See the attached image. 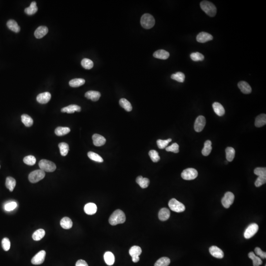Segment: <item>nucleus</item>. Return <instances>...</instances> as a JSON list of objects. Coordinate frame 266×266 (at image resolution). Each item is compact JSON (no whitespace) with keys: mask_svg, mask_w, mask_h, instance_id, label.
<instances>
[{"mask_svg":"<svg viewBox=\"0 0 266 266\" xmlns=\"http://www.w3.org/2000/svg\"><path fill=\"white\" fill-rule=\"evenodd\" d=\"M22 122L26 127H31L33 124V119L30 116L26 114H23L21 115Z\"/></svg>","mask_w":266,"mask_h":266,"instance_id":"obj_38","label":"nucleus"},{"mask_svg":"<svg viewBox=\"0 0 266 266\" xmlns=\"http://www.w3.org/2000/svg\"><path fill=\"white\" fill-rule=\"evenodd\" d=\"M169 207L172 211L176 212H182L185 210V207L183 204L173 198L169 202Z\"/></svg>","mask_w":266,"mask_h":266,"instance_id":"obj_6","label":"nucleus"},{"mask_svg":"<svg viewBox=\"0 0 266 266\" xmlns=\"http://www.w3.org/2000/svg\"><path fill=\"white\" fill-rule=\"evenodd\" d=\"M51 94L49 92H46L38 95L37 97V100L39 103L42 104H45L51 100Z\"/></svg>","mask_w":266,"mask_h":266,"instance_id":"obj_14","label":"nucleus"},{"mask_svg":"<svg viewBox=\"0 0 266 266\" xmlns=\"http://www.w3.org/2000/svg\"><path fill=\"white\" fill-rule=\"evenodd\" d=\"M23 162L25 164L28 165L33 166L36 163V159L34 156L29 155L24 158Z\"/></svg>","mask_w":266,"mask_h":266,"instance_id":"obj_45","label":"nucleus"},{"mask_svg":"<svg viewBox=\"0 0 266 266\" xmlns=\"http://www.w3.org/2000/svg\"><path fill=\"white\" fill-rule=\"evenodd\" d=\"M81 64L84 68L86 69H91L94 66V63L93 61L90 59H87V58L83 59L81 61Z\"/></svg>","mask_w":266,"mask_h":266,"instance_id":"obj_44","label":"nucleus"},{"mask_svg":"<svg viewBox=\"0 0 266 266\" xmlns=\"http://www.w3.org/2000/svg\"><path fill=\"white\" fill-rule=\"evenodd\" d=\"M60 225L64 229H69L73 226V222L70 218L65 217L61 220Z\"/></svg>","mask_w":266,"mask_h":266,"instance_id":"obj_26","label":"nucleus"},{"mask_svg":"<svg viewBox=\"0 0 266 266\" xmlns=\"http://www.w3.org/2000/svg\"><path fill=\"white\" fill-rule=\"evenodd\" d=\"M226 159L228 162H232L235 156V150L231 147H228L226 149Z\"/></svg>","mask_w":266,"mask_h":266,"instance_id":"obj_39","label":"nucleus"},{"mask_svg":"<svg viewBox=\"0 0 266 266\" xmlns=\"http://www.w3.org/2000/svg\"><path fill=\"white\" fill-rule=\"evenodd\" d=\"M212 107L215 113L218 116H222L224 114L225 111L221 103L218 102H215L212 104Z\"/></svg>","mask_w":266,"mask_h":266,"instance_id":"obj_23","label":"nucleus"},{"mask_svg":"<svg viewBox=\"0 0 266 266\" xmlns=\"http://www.w3.org/2000/svg\"><path fill=\"white\" fill-rule=\"evenodd\" d=\"M209 252L212 256L218 259L224 257V252L219 247L216 246H211L209 249Z\"/></svg>","mask_w":266,"mask_h":266,"instance_id":"obj_13","label":"nucleus"},{"mask_svg":"<svg viewBox=\"0 0 266 266\" xmlns=\"http://www.w3.org/2000/svg\"><path fill=\"white\" fill-rule=\"evenodd\" d=\"M153 56L155 58L160 59L166 60L170 56V53L168 51L163 50L160 49L157 51L153 53Z\"/></svg>","mask_w":266,"mask_h":266,"instance_id":"obj_22","label":"nucleus"},{"mask_svg":"<svg viewBox=\"0 0 266 266\" xmlns=\"http://www.w3.org/2000/svg\"><path fill=\"white\" fill-rule=\"evenodd\" d=\"M0 168H1V166H0Z\"/></svg>","mask_w":266,"mask_h":266,"instance_id":"obj_57","label":"nucleus"},{"mask_svg":"<svg viewBox=\"0 0 266 266\" xmlns=\"http://www.w3.org/2000/svg\"><path fill=\"white\" fill-rule=\"evenodd\" d=\"M255 252L258 256H260L262 259H265L266 258V253L264 252L259 247H256L255 249Z\"/></svg>","mask_w":266,"mask_h":266,"instance_id":"obj_54","label":"nucleus"},{"mask_svg":"<svg viewBox=\"0 0 266 266\" xmlns=\"http://www.w3.org/2000/svg\"><path fill=\"white\" fill-rule=\"evenodd\" d=\"M88 156L89 158L90 159L94 161L99 162V163H102L103 162V159L100 156V155L97 154L96 153L93 152H90L88 153Z\"/></svg>","mask_w":266,"mask_h":266,"instance_id":"obj_42","label":"nucleus"},{"mask_svg":"<svg viewBox=\"0 0 266 266\" xmlns=\"http://www.w3.org/2000/svg\"><path fill=\"white\" fill-rule=\"evenodd\" d=\"M38 9L37 3L36 2H32L30 6L29 7L25 9V13L28 15H33L37 13Z\"/></svg>","mask_w":266,"mask_h":266,"instance_id":"obj_29","label":"nucleus"},{"mask_svg":"<svg viewBox=\"0 0 266 266\" xmlns=\"http://www.w3.org/2000/svg\"><path fill=\"white\" fill-rule=\"evenodd\" d=\"M71 131V130L68 127H58L56 128L55 130V133L58 136H63L67 135Z\"/></svg>","mask_w":266,"mask_h":266,"instance_id":"obj_34","label":"nucleus"},{"mask_svg":"<svg viewBox=\"0 0 266 266\" xmlns=\"http://www.w3.org/2000/svg\"><path fill=\"white\" fill-rule=\"evenodd\" d=\"M126 220L125 213L120 209H117L112 213L109 218V223L112 226L122 224Z\"/></svg>","mask_w":266,"mask_h":266,"instance_id":"obj_1","label":"nucleus"},{"mask_svg":"<svg viewBox=\"0 0 266 266\" xmlns=\"http://www.w3.org/2000/svg\"><path fill=\"white\" fill-rule=\"evenodd\" d=\"M84 210L85 212L87 215H94L97 211V207L95 204L90 203L85 204Z\"/></svg>","mask_w":266,"mask_h":266,"instance_id":"obj_19","label":"nucleus"},{"mask_svg":"<svg viewBox=\"0 0 266 266\" xmlns=\"http://www.w3.org/2000/svg\"><path fill=\"white\" fill-rule=\"evenodd\" d=\"M266 124V115L265 114H261L259 115L255 119V125L257 127H261Z\"/></svg>","mask_w":266,"mask_h":266,"instance_id":"obj_24","label":"nucleus"},{"mask_svg":"<svg viewBox=\"0 0 266 266\" xmlns=\"http://www.w3.org/2000/svg\"><path fill=\"white\" fill-rule=\"evenodd\" d=\"M17 206V203L15 202H12L6 204L5 206V209L7 212H10V211L14 210Z\"/></svg>","mask_w":266,"mask_h":266,"instance_id":"obj_52","label":"nucleus"},{"mask_svg":"<svg viewBox=\"0 0 266 266\" xmlns=\"http://www.w3.org/2000/svg\"><path fill=\"white\" fill-rule=\"evenodd\" d=\"M155 23V19L151 14L145 13L141 17L140 24L143 28L146 29H151L154 26Z\"/></svg>","mask_w":266,"mask_h":266,"instance_id":"obj_3","label":"nucleus"},{"mask_svg":"<svg viewBox=\"0 0 266 266\" xmlns=\"http://www.w3.org/2000/svg\"><path fill=\"white\" fill-rule=\"evenodd\" d=\"M85 97L88 99H90L92 101L96 102L98 101L101 97L100 92L96 91H89L85 94Z\"/></svg>","mask_w":266,"mask_h":266,"instance_id":"obj_21","label":"nucleus"},{"mask_svg":"<svg viewBox=\"0 0 266 266\" xmlns=\"http://www.w3.org/2000/svg\"><path fill=\"white\" fill-rule=\"evenodd\" d=\"M259 226L256 223L249 225L244 233V237L246 239L251 238L254 236L258 231Z\"/></svg>","mask_w":266,"mask_h":266,"instance_id":"obj_8","label":"nucleus"},{"mask_svg":"<svg viewBox=\"0 0 266 266\" xmlns=\"http://www.w3.org/2000/svg\"><path fill=\"white\" fill-rule=\"evenodd\" d=\"M166 150L167 152H173L175 153H178L179 152V145L177 143H174L170 146L167 147Z\"/></svg>","mask_w":266,"mask_h":266,"instance_id":"obj_49","label":"nucleus"},{"mask_svg":"<svg viewBox=\"0 0 266 266\" xmlns=\"http://www.w3.org/2000/svg\"><path fill=\"white\" fill-rule=\"evenodd\" d=\"M206 118L204 116H198L196 119L194 124V129L197 132H200L203 130L206 125Z\"/></svg>","mask_w":266,"mask_h":266,"instance_id":"obj_10","label":"nucleus"},{"mask_svg":"<svg viewBox=\"0 0 266 266\" xmlns=\"http://www.w3.org/2000/svg\"><path fill=\"white\" fill-rule=\"evenodd\" d=\"M170 210L168 208H161L159 211V213H158V217L161 221H165L167 220L170 218Z\"/></svg>","mask_w":266,"mask_h":266,"instance_id":"obj_20","label":"nucleus"},{"mask_svg":"<svg viewBox=\"0 0 266 266\" xmlns=\"http://www.w3.org/2000/svg\"><path fill=\"white\" fill-rule=\"evenodd\" d=\"M148 154L150 158L152 159V160L153 162L156 163V162H158L160 160V157L159 156L158 153L156 150H150V152H149Z\"/></svg>","mask_w":266,"mask_h":266,"instance_id":"obj_46","label":"nucleus"},{"mask_svg":"<svg viewBox=\"0 0 266 266\" xmlns=\"http://www.w3.org/2000/svg\"><path fill=\"white\" fill-rule=\"evenodd\" d=\"M185 77V76L184 75V73L182 72H177L176 73L173 74L171 76L172 79L179 82H184Z\"/></svg>","mask_w":266,"mask_h":266,"instance_id":"obj_43","label":"nucleus"},{"mask_svg":"<svg viewBox=\"0 0 266 266\" xmlns=\"http://www.w3.org/2000/svg\"><path fill=\"white\" fill-rule=\"evenodd\" d=\"M140 260V257L139 256H137V257H132V261L133 262L137 263L139 262Z\"/></svg>","mask_w":266,"mask_h":266,"instance_id":"obj_56","label":"nucleus"},{"mask_svg":"<svg viewBox=\"0 0 266 266\" xmlns=\"http://www.w3.org/2000/svg\"><path fill=\"white\" fill-rule=\"evenodd\" d=\"M7 26L9 29L15 33H18L20 30V27L18 25L17 23L14 20H9L7 22Z\"/></svg>","mask_w":266,"mask_h":266,"instance_id":"obj_28","label":"nucleus"},{"mask_svg":"<svg viewBox=\"0 0 266 266\" xmlns=\"http://www.w3.org/2000/svg\"><path fill=\"white\" fill-rule=\"evenodd\" d=\"M212 143L211 140H208L205 141L204 144V147L202 151V154L204 156H208L212 150Z\"/></svg>","mask_w":266,"mask_h":266,"instance_id":"obj_31","label":"nucleus"},{"mask_svg":"<svg viewBox=\"0 0 266 266\" xmlns=\"http://www.w3.org/2000/svg\"><path fill=\"white\" fill-rule=\"evenodd\" d=\"M137 183L140 186L141 188H146L148 186L149 184V180L148 178H143L142 176H139L136 179Z\"/></svg>","mask_w":266,"mask_h":266,"instance_id":"obj_27","label":"nucleus"},{"mask_svg":"<svg viewBox=\"0 0 266 266\" xmlns=\"http://www.w3.org/2000/svg\"><path fill=\"white\" fill-rule=\"evenodd\" d=\"M39 165L40 170L44 172H53L56 169V166L54 163L45 159L40 160Z\"/></svg>","mask_w":266,"mask_h":266,"instance_id":"obj_4","label":"nucleus"},{"mask_svg":"<svg viewBox=\"0 0 266 266\" xmlns=\"http://www.w3.org/2000/svg\"><path fill=\"white\" fill-rule=\"evenodd\" d=\"M2 245L5 251H8L10 249V241L8 238H5L2 241Z\"/></svg>","mask_w":266,"mask_h":266,"instance_id":"obj_50","label":"nucleus"},{"mask_svg":"<svg viewBox=\"0 0 266 266\" xmlns=\"http://www.w3.org/2000/svg\"><path fill=\"white\" fill-rule=\"evenodd\" d=\"M254 173L258 177L266 176V168H256L255 169Z\"/></svg>","mask_w":266,"mask_h":266,"instance_id":"obj_51","label":"nucleus"},{"mask_svg":"<svg viewBox=\"0 0 266 266\" xmlns=\"http://www.w3.org/2000/svg\"><path fill=\"white\" fill-rule=\"evenodd\" d=\"M190 58L194 61H202L204 59V56L199 53V52H195L191 54Z\"/></svg>","mask_w":266,"mask_h":266,"instance_id":"obj_48","label":"nucleus"},{"mask_svg":"<svg viewBox=\"0 0 266 266\" xmlns=\"http://www.w3.org/2000/svg\"><path fill=\"white\" fill-rule=\"evenodd\" d=\"M104 260L105 262L109 266H111L114 264L115 261V257L112 252L107 251L104 254Z\"/></svg>","mask_w":266,"mask_h":266,"instance_id":"obj_25","label":"nucleus"},{"mask_svg":"<svg viewBox=\"0 0 266 266\" xmlns=\"http://www.w3.org/2000/svg\"><path fill=\"white\" fill-rule=\"evenodd\" d=\"M141 252L142 250L140 246L136 245L132 246L129 250V254L132 258L140 256L141 254Z\"/></svg>","mask_w":266,"mask_h":266,"instance_id":"obj_37","label":"nucleus"},{"mask_svg":"<svg viewBox=\"0 0 266 266\" xmlns=\"http://www.w3.org/2000/svg\"><path fill=\"white\" fill-rule=\"evenodd\" d=\"M119 105L127 111H131L132 110L131 104L126 99H121L119 101Z\"/></svg>","mask_w":266,"mask_h":266,"instance_id":"obj_35","label":"nucleus"},{"mask_svg":"<svg viewBox=\"0 0 266 266\" xmlns=\"http://www.w3.org/2000/svg\"><path fill=\"white\" fill-rule=\"evenodd\" d=\"M62 112H66L67 114H73L75 111L80 112L81 111V107L76 105H71L66 107H63L61 110Z\"/></svg>","mask_w":266,"mask_h":266,"instance_id":"obj_18","label":"nucleus"},{"mask_svg":"<svg viewBox=\"0 0 266 266\" xmlns=\"http://www.w3.org/2000/svg\"><path fill=\"white\" fill-rule=\"evenodd\" d=\"M170 263V259L167 257H163L159 259L156 262L154 266H168Z\"/></svg>","mask_w":266,"mask_h":266,"instance_id":"obj_40","label":"nucleus"},{"mask_svg":"<svg viewBox=\"0 0 266 266\" xmlns=\"http://www.w3.org/2000/svg\"><path fill=\"white\" fill-rule=\"evenodd\" d=\"M59 148L61 155L63 156H66L69 151V146L67 143H61L59 144Z\"/></svg>","mask_w":266,"mask_h":266,"instance_id":"obj_41","label":"nucleus"},{"mask_svg":"<svg viewBox=\"0 0 266 266\" xmlns=\"http://www.w3.org/2000/svg\"><path fill=\"white\" fill-rule=\"evenodd\" d=\"M92 139L94 144L96 146H102L106 143V140L105 137L99 134H95L93 135Z\"/></svg>","mask_w":266,"mask_h":266,"instance_id":"obj_17","label":"nucleus"},{"mask_svg":"<svg viewBox=\"0 0 266 266\" xmlns=\"http://www.w3.org/2000/svg\"><path fill=\"white\" fill-rule=\"evenodd\" d=\"M46 234V232L43 229H39L33 233L32 235V238L36 241H40L44 237Z\"/></svg>","mask_w":266,"mask_h":266,"instance_id":"obj_32","label":"nucleus"},{"mask_svg":"<svg viewBox=\"0 0 266 266\" xmlns=\"http://www.w3.org/2000/svg\"><path fill=\"white\" fill-rule=\"evenodd\" d=\"M16 185V180L14 178L9 177L6 178V186L10 192H13Z\"/></svg>","mask_w":266,"mask_h":266,"instance_id":"obj_30","label":"nucleus"},{"mask_svg":"<svg viewBox=\"0 0 266 266\" xmlns=\"http://www.w3.org/2000/svg\"><path fill=\"white\" fill-rule=\"evenodd\" d=\"M213 36L210 34L202 32L197 35L196 39L197 42L200 43H204L213 39Z\"/></svg>","mask_w":266,"mask_h":266,"instance_id":"obj_12","label":"nucleus"},{"mask_svg":"<svg viewBox=\"0 0 266 266\" xmlns=\"http://www.w3.org/2000/svg\"><path fill=\"white\" fill-rule=\"evenodd\" d=\"M85 82L83 78H74L69 82V86L72 87H78L82 86Z\"/></svg>","mask_w":266,"mask_h":266,"instance_id":"obj_36","label":"nucleus"},{"mask_svg":"<svg viewBox=\"0 0 266 266\" xmlns=\"http://www.w3.org/2000/svg\"><path fill=\"white\" fill-rule=\"evenodd\" d=\"M238 88L241 90V91L245 94H249L252 91L251 86H250L249 83L245 81H241L238 82Z\"/></svg>","mask_w":266,"mask_h":266,"instance_id":"obj_15","label":"nucleus"},{"mask_svg":"<svg viewBox=\"0 0 266 266\" xmlns=\"http://www.w3.org/2000/svg\"><path fill=\"white\" fill-rule=\"evenodd\" d=\"M235 199V196L231 192H227L225 194L224 196L222 199L221 203L223 207L226 208H228L231 204L233 203Z\"/></svg>","mask_w":266,"mask_h":266,"instance_id":"obj_9","label":"nucleus"},{"mask_svg":"<svg viewBox=\"0 0 266 266\" xmlns=\"http://www.w3.org/2000/svg\"><path fill=\"white\" fill-rule=\"evenodd\" d=\"M45 172L42 170H37L32 172L29 174V180L31 183H35L43 179L45 177Z\"/></svg>","mask_w":266,"mask_h":266,"instance_id":"obj_5","label":"nucleus"},{"mask_svg":"<svg viewBox=\"0 0 266 266\" xmlns=\"http://www.w3.org/2000/svg\"><path fill=\"white\" fill-rule=\"evenodd\" d=\"M248 256H249V257L253 261V266H259L262 264L263 262L260 258L256 256L254 252H249Z\"/></svg>","mask_w":266,"mask_h":266,"instance_id":"obj_33","label":"nucleus"},{"mask_svg":"<svg viewBox=\"0 0 266 266\" xmlns=\"http://www.w3.org/2000/svg\"><path fill=\"white\" fill-rule=\"evenodd\" d=\"M198 175V172L193 168H187L182 172V177L183 179L186 180H193L195 179Z\"/></svg>","mask_w":266,"mask_h":266,"instance_id":"obj_7","label":"nucleus"},{"mask_svg":"<svg viewBox=\"0 0 266 266\" xmlns=\"http://www.w3.org/2000/svg\"><path fill=\"white\" fill-rule=\"evenodd\" d=\"M46 255V252L44 250L39 251L32 259V263L36 265L42 264L45 260Z\"/></svg>","mask_w":266,"mask_h":266,"instance_id":"obj_11","label":"nucleus"},{"mask_svg":"<svg viewBox=\"0 0 266 266\" xmlns=\"http://www.w3.org/2000/svg\"><path fill=\"white\" fill-rule=\"evenodd\" d=\"M200 7L207 15L211 17H214L216 14L217 9L215 5L211 2L203 1L200 3Z\"/></svg>","mask_w":266,"mask_h":266,"instance_id":"obj_2","label":"nucleus"},{"mask_svg":"<svg viewBox=\"0 0 266 266\" xmlns=\"http://www.w3.org/2000/svg\"><path fill=\"white\" fill-rule=\"evenodd\" d=\"M266 182V176L258 177L257 179H256V181H255V186L258 187L262 185L263 184H265Z\"/></svg>","mask_w":266,"mask_h":266,"instance_id":"obj_53","label":"nucleus"},{"mask_svg":"<svg viewBox=\"0 0 266 266\" xmlns=\"http://www.w3.org/2000/svg\"><path fill=\"white\" fill-rule=\"evenodd\" d=\"M76 266H88V265L87 264L86 261L81 259V260H78L77 262Z\"/></svg>","mask_w":266,"mask_h":266,"instance_id":"obj_55","label":"nucleus"},{"mask_svg":"<svg viewBox=\"0 0 266 266\" xmlns=\"http://www.w3.org/2000/svg\"><path fill=\"white\" fill-rule=\"evenodd\" d=\"M48 29L47 27L44 26L39 27L35 32V36L37 39H41L47 34Z\"/></svg>","mask_w":266,"mask_h":266,"instance_id":"obj_16","label":"nucleus"},{"mask_svg":"<svg viewBox=\"0 0 266 266\" xmlns=\"http://www.w3.org/2000/svg\"><path fill=\"white\" fill-rule=\"evenodd\" d=\"M172 141V139H169L166 140H157V144L159 148L164 149L167 147L169 143Z\"/></svg>","mask_w":266,"mask_h":266,"instance_id":"obj_47","label":"nucleus"}]
</instances>
